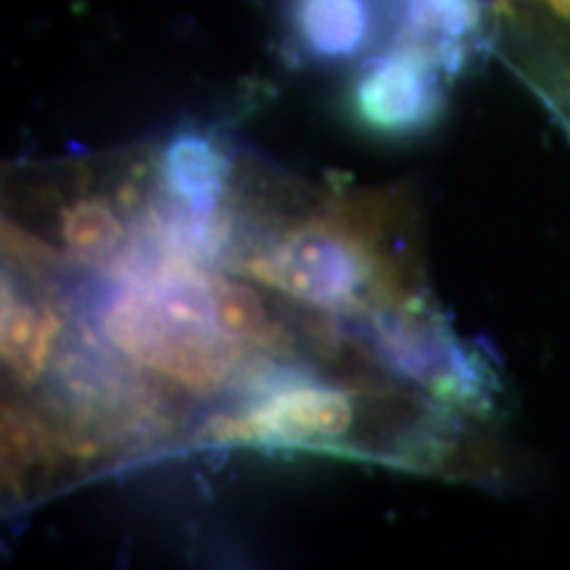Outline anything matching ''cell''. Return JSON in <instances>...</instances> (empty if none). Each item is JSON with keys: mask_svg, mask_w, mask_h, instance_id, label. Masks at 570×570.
<instances>
[{"mask_svg": "<svg viewBox=\"0 0 570 570\" xmlns=\"http://www.w3.org/2000/svg\"><path fill=\"white\" fill-rule=\"evenodd\" d=\"M383 223L381 204L352 202L275 235L230 265V273L320 312L370 309L412 296L377 248Z\"/></svg>", "mask_w": 570, "mask_h": 570, "instance_id": "cell-1", "label": "cell"}, {"mask_svg": "<svg viewBox=\"0 0 570 570\" xmlns=\"http://www.w3.org/2000/svg\"><path fill=\"white\" fill-rule=\"evenodd\" d=\"M63 254L85 267H114L132 246L122 202L101 190H80L56 214Z\"/></svg>", "mask_w": 570, "mask_h": 570, "instance_id": "cell-9", "label": "cell"}, {"mask_svg": "<svg viewBox=\"0 0 570 570\" xmlns=\"http://www.w3.org/2000/svg\"><path fill=\"white\" fill-rule=\"evenodd\" d=\"M111 277V291L96 309L98 336L106 346L138 370H151L190 394H214L225 386L235 370L190 352L169 331L138 283L117 275Z\"/></svg>", "mask_w": 570, "mask_h": 570, "instance_id": "cell-5", "label": "cell"}, {"mask_svg": "<svg viewBox=\"0 0 570 570\" xmlns=\"http://www.w3.org/2000/svg\"><path fill=\"white\" fill-rule=\"evenodd\" d=\"M360 412V402L348 389L327 386L302 373H275L238 410L206 420L198 441L209 446L344 452Z\"/></svg>", "mask_w": 570, "mask_h": 570, "instance_id": "cell-3", "label": "cell"}, {"mask_svg": "<svg viewBox=\"0 0 570 570\" xmlns=\"http://www.w3.org/2000/svg\"><path fill=\"white\" fill-rule=\"evenodd\" d=\"M370 344L391 373L407 377L449 412L487 420L497 412L499 381L481 352L462 344L436 312L415 296L370 312Z\"/></svg>", "mask_w": 570, "mask_h": 570, "instance_id": "cell-2", "label": "cell"}, {"mask_svg": "<svg viewBox=\"0 0 570 570\" xmlns=\"http://www.w3.org/2000/svg\"><path fill=\"white\" fill-rule=\"evenodd\" d=\"M214 296L223 333L240 348L265 354H288L291 336L267 309L259 291L227 275H214Z\"/></svg>", "mask_w": 570, "mask_h": 570, "instance_id": "cell-11", "label": "cell"}, {"mask_svg": "<svg viewBox=\"0 0 570 570\" xmlns=\"http://www.w3.org/2000/svg\"><path fill=\"white\" fill-rule=\"evenodd\" d=\"M483 30V0H404L399 35L436 53L449 75L465 67Z\"/></svg>", "mask_w": 570, "mask_h": 570, "instance_id": "cell-10", "label": "cell"}, {"mask_svg": "<svg viewBox=\"0 0 570 570\" xmlns=\"http://www.w3.org/2000/svg\"><path fill=\"white\" fill-rule=\"evenodd\" d=\"M233 156L225 140L206 127H180L156 156V196L177 212L219 219L227 212Z\"/></svg>", "mask_w": 570, "mask_h": 570, "instance_id": "cell-7", "label": "cell"}, {"mask_svg": "<svg viewBox=\"0 0 570 570\" xmlns=\"http://www.w3.org/2000/svg\"><path fill=\"white\" fill-rule=\"evenodd\" d=\"M61 333L59 309L21 294L17 275L3 273V365L17 386H32L51 370Z\"/></svg>", "mask_w": 570, "mask_h": 570, "instance_id": "cell-8", "label": "cell"}, {"mask_svg": "<svg viewBox=\"0 0 570 570\" xmlns=\"http://www.w3.org/2000/svg\"><path fill=\"white\" fill-rule=\"evenodd\" d=\"M446 71L436 53L399 35L389 51L356 71L348 117L373 138L410 140L439 122L446 101Z\"/></svg>", "mask_w": 570, "mask_h": 570, "instance_id": "cell-4", "label": "cell"}, {"mask_svg": "<svg viewBox=\"0 0 570 570\" xmlns=\"http://www.w3.org/2000/svg\"><path fill=\"white\" fill-rule=\"evenodd\" d=\"M404 0H285V38L306 67L365 59L402 24Z\"/></svg>", "mask_w": 570, "mask_h": 570, "instance_id": "cell-6", "label": "cell"}]
</instances>
